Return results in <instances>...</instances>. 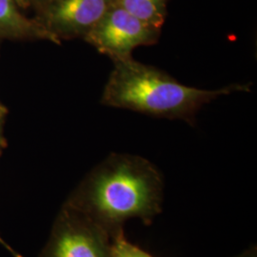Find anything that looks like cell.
Here are the masks:
<instances>
[{"label": "cell", "mask_w": 257, "mask_h": 257, "mask_svg": "<svg viewBox=\"0 0 257 257\" xmlns=\"http://www.w3.org/2000/svg\"><path fill=\"white\" fill-rule=\"evenodd\" d=\"M234 257H257L256 245H251L247 249L243 250L238 255Z\"/></svg>", "instance_id": "9"}, {"label": "cell", "mask_w": 257, "mask_h": 257, "mask_svg": "<svg viewBox=\"0 0 257 257\" xmlns=\"http://www.w3.org/2000/svg\"><path fill=\"white\" fill-rule=\"evenodd\" d=\"M0 245H1L3 248H5V249H7L13 256L22 257L19 253H18V251H17L16 249H14V248H12L9 244H8L4 239L2 238L1 236H0Z\"/></svg>", "instance_id": "10"}, {"label": "cell", "mask_w": 257, "mask_h": 257, "mask_svg": "<svg viewBox=\"0 0 257 257\" xmlns=\"http://www.w3.org/2000/svg\"><path fill=\"white\" fill-rule=\"evenodd\" d=\"M113 0H51L50 27L63 35H87L109 11Z\"/></svg>", "instance_id": "5"}, {"label": "cell", "mask_w": 257, "mask_h": 257, "mask_svg": "<svg viewBox=\"0 0 257 257\" xmlns=\"http://www.w3.org/2000/svg\"><path fill=\"white\" fill-rule=\"evenodd\" d=\"M26 26L15 5V0H0V27L19 29Z\"/></svg>", "instance_id": "8"}, {"label": "cell", "mask_w": 257, "mask_h": 257, "mask_svg": "<svg viewBox=\"0 0 257 257\" xmlns=\"http://www.w3.org/2000/svg\"><path fill=\"white\" fill-rule=\"evenodd\" d=\"M161 29L153 27L130 15L115 3L86 35V40L112 61L132 58L139 46L153 45Z\"/></svg>", "instance_id": "4"}, {"label": "cell", "mask_w": 257, "mask_h": 257, "mask_svg": "<svg viewBox=\"0 0 257 257\" xmlns=\"http://www.w3.org/2000/svg\"><path fill=\"white\" fill-rule=\"evenodd\" d=\"M39 257H110V236L87 215L64 203Z\"/></svg>", "instance_id": "3"}, {"label": "cell", "mask_w": 257, "mask_h": 257, "mask_svg": "<svg viewBox=\"0 0 257 257\" xmlns=\"http://www.w3.org/2000/svg\"><path fill=\"white\" fill-rule=\"evenodd\" d=\"M113 62L102 94V104L156 117L193 123L204 105L232 92H249L250 84H232L218 90L186 86L153 66L128 58Z\"/></svg>", "instance_id": "2"}, {"label": "cell", "mask_w": 257, "mask_h": 257, "mask_svg": "<svg viewBox=\"0 0 257 257\" xmlns=\"http://www.w3.org/2000/svg\"><path fill=\"white\" fill-rule=\"evenodd\" d=\"M110 257H155L144 249L132 244L124 232L110 239Z\"/></svg>", "instance_id": "7"}, {"label": "cell", "mask_w": 257, "mask_h": 257, "mask_svg": "<svg viewBox=\"0 0 257 257\" xmlns=\"http://www.w3.org/2000/svg\"><path fill=\"white\" fill-rule=\"evenodd\" d=\"M50 1H51V0H50Z\"/></svg>", "instance_id": "13"}, {"label": "cell", "mask_w": 257, "mask_h": 257, "mask_svg": "<svg viewBox=\"0 0 257 257\" xmlns=\"http://www.w3.org/2000/svg\"><path fill=\"white\" fill-rule=\"evenodd\" d=\"M18 3H19L20 5H23V4H26L29 0H16Z\"/></svg>", "instance_id": "11"}, {"label": "cell", "mask_w": 257, "mask_h": 257, "mask_svg": "<svg viewBox=\"0 0 257 257\" xmlns=\"http://www.w3.org/2000/svg\"><path fill=\"white\" fill-rule=\"evenodd\" d=\"M164 178L142 156L112 153L92 170L65 204L87 215L110 239L124 232L127 221L151 225L162 212Z\"/></svg>", "instance_id": "1"}, {"label": "cell", "mask_w": 257, "mask_h": 257, "mask_svg": "<svg viewBox=\"0 0 257 257\" xmlns=\"http://www.w3.org/2000/svg\"><path fill=\"white\" fill-rule=\"evenodd\" d=\"M0 118H1V111H0Z\"/></svg>", "instance_id": "12"}, {"label": "cell", "mask_w": 257, "mask_h": 257, "mask_svg": "<svg viewBox=\"0 0 257 257\" xmlns=\"http://www.w3.org/2000/svg\"><path fill=\"white\" fill-rule=\"evenodd\" d=\"M113 3L153 27L161 29L165 22L166 0H113Z\"/></svg>", "instance_id": "6"}]
</instances>
